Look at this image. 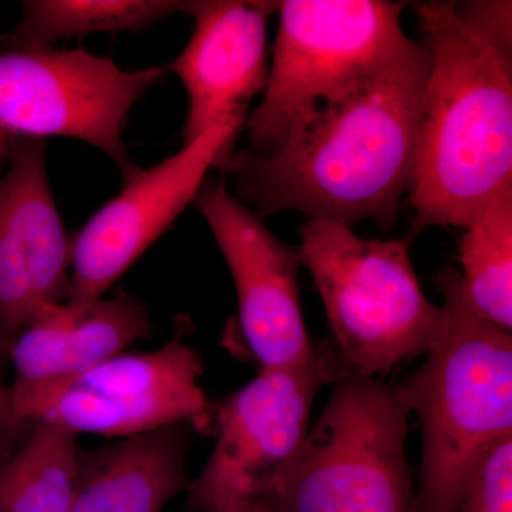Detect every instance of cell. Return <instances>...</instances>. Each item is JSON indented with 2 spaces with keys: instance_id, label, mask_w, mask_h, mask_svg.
<instances>
[{
  "instance_id": "1",
  "label": "cell",
  "mask_w": 512,
  "mask_h": 512,
  "mask_svg": "<svg viewBox=\"0 0 512 512\" xmlns=\"http://www.w3.org/2000/svg\"><path fill=\"white\" fill-rule=\"evenodd\" d=\"M429 67L416 43L369 82L309 111L272 156L232 154L224 168L238 194L259 215L291 210L392 227L412 190Z\"/></svg>"
},
{
  "instance_id": "2",
  "label": "cell",
  "mask_w": 512,
  "mask_h": 512,
  "mask_svg": "<svg viewBox=\"0 0 512 512\" xmlns=\"http://www.w3.org/2000/svg\"><path fill=\"white\" fill-rule=\"evenodd\" d=\"M430 57L409 200L410 237L466 228L512 191L511 43L481 28L456 2L414 5Z\"/></svg>"
},
{
  "instance_id": "3",
  "label": "cell",
  "mask_w": 512,
  "mask_h": 512,
  "mask_svg": "<svg viewBox=\"0 0 512 512\" xmlns=\"http://www.w3.org/2000/svg\"><path fill=\"white\" fill-rule=\"evenodd\" d=\"M444 333L426 362L397 387L423 436L414 512H456L487 454L512 436V336L468 303L460 274L443 269Z\"/></svg>"
},
{
  "instance_id": "4",
  "label": "cell",
  "mask_w": 512,
  "mask_h": 512,
  "mask_svg": "<svg viewBox=\"0 0 512 512\" xmlns=\"http://www.w3.org/2000/svg\"><path fill=\"white\" fill-rule=\"evenodd\" d=\"M335 384L295 454L245 500L262 512H414L397 387L357 375Z\"/></svg>"
},
{
  "instance_id": "5",
  "label": "cell",
  "mask_w": 512,
  "mask_h": 512,
  "mask_svg": "<svg viewBox=\"0 0 512 512\" xmlns=\"http://www.w3.org/2000/svg\"><path fill=\"white\" fill-rule=\"evenodd\" d=\"M298 251L348 375L382 379L436 348L443 308L424 295L406 239H365L348 225L311 220Z\"/></svg>"
},
{
  "instance_id": "6",
  "label": "cell",
  "mask_w": 512,
  "mask_h": 512,
  "mask_svg": "<svg viewBox=\"0 0 512 512\" xmlns=\"http://www.w3.org/2000/svg\"><path fill=\"white\" fill-rule=\"evenodd\" d=\"M407 3L285 0L264 99L245 119L252 154L268 157L320 103L362 86L417 42L402 28Z\"/></svg>"
},
{
  "instance_id": "7",
  "label": "cell",
  "mask_w": 512,
  "mask_h": 512,
  "mask_svg": "<svg viewBox=\"0 0 512 512\" xmlns=\"http://www.w3.org/2000/svg\"><path fill=\"white\" fill-rule=\"evenodd\" d=\"M202 360L181 339L120 353L66 382L20 397L0 396V431L55 424L70 433L126 437L188 424L214 433L215 404L200 384Z\"/></svg>"
},
{
  "instance_id": "8",
  "label": "cell",
  "mask_w": 512,
  "mask_h": 512,
  "mask_svg": "<svg viewBox=\"0 0 512 512\" xmlns=\"http://www.w3.org/2000/svg\"><path fill=\"white\" fill-rule=\"evenodd\" d=\"M165 73L127 72L80 49L0 53V134L77 138L107 154L127 181L138 171L123 140L128 113Z\"/></svg>"
},
{
  "instance_id": "9",
  "label": "cell",
  "mask_w": 512,
  "mask_h": 512,
  "mask_svg": "<svg viewBox=\"0 0 512 512\" xmlns=\"http://www.w3.org/2000/svg\"><path fill=\"white\" fill-rule=\"evenodd\" d=\"M348 375L329 342L296 365L262 369L215 404L217 443L201 476L191 481L190 512L247 498L288 463L309 430L320 386Z\"/></svg>"
},
{
  "instance_id": "10",
  "label": "cell",
  "mask_w": 512,
  "mask_h": 512,
  "mask_svg": "<svg viewBox=\"0 0 512 512\" xmlns=\"http://www.w3.org/2000/svg\"><path fill=\"white\" fill-rule=\"evenodd\" d=\"M244 123L228 119L212 124L174 156L131 175L123 191L73 238L69 292L64 301L89 305L104 298L195 200L208 171L228 163Z\"/></svg>"
},
{
  "instance_id": "11",
  "label": "cell",
  "mask_w": 512,
  "mask_h": 512,
  "mask_svg": "<svg viewBox=\"0 0 512 512\" xmlns=\"http://www.w3.org/2000/svg\"><path fill=\"white\" fill-rule=\"evenodd\" d=\"M194 202L234 278L242 338L261 370L309 359L315 345L303 320L298 248L276 238L224 180L204 183Z\"/></svg>"
},
{
  "instance_id": "12",
  "label": "cell",
  "mask_w": 512,
  "mask_h": 512,
  "mask_svg": "<svg viewBox=\"0 0 512 512\" xmlns=\"http://www.w3.org/2000/svg\"><path fill=\"white\" fill-rule=\"evenodd\" d=\"M0 180V365L46 306L67 298L72 242L47 180L45 146L19 138Z\"/></svg>"
},
{
  "instance_id": "13",
  "label": "cell",
  "mask_w": 512,
  "mask_h": 512,
  "mask_svg": "<svg viewBox=\"0 0 512 512\" xmlns=\"http://www.w3.org/2000/svg\"><path fill=\"white\" fill-rule=\"evenodd\" d=\"M278 2L205 0L188 2L194 32L181 55L167 66L188 96L185 144L212 124L247 119L249 103L268 80L266 25Z\"/></svg>"
},
{
  "instance_id": "14",
  "label": "cell",
  "mask_w": 512,
  "mask_h": 512,
  "mask_svg": "<svg viewBox=\"0 0 512 512\" xmlns=\"http://www.w3.org/2000/svg\"><path fill=\"white\" fill-rule=\"evenodd\" d=\"M150 330L146 306L124 292L89 305L46 306L10 345L13 380L0 384V396H26L66 382L124 353Z\"/></svg>"
},
{
  "instance_id": "15",
  "label": "cell",
  "mask_w": 512,
  "mask_h": 512,
  "mask_svg": "<svg viewBox=\"0 0 512 512\" xmlns=\"http://www.w3.org/2000/svg\"><path fill=\"white\" fill-rule=\"evenodd\" d=\"M191 426L171 424L96 451L79 450L72 512H161L191 481Z\"/></svg>"
},
{
  "instance_id": "16",
  "label": "cell",
  "mask_w": 512,
  "mask_h": 512,
  "mask_svg": "<svg viewBox=\"0 0 512 512\" xmlns=\"http://www.w3.org/2000/svg\"><path fill=\"white\" fill-rule=\"evenodd\" d=\"M76 439L55 424L30 427L23 447L0 463V512H72Z\"/></svg>"
},
{
  "instance_id": "17",
  "label": "cell",
  "mask_w": 512,
  "mask_h": 512,
  "mask_svg": "<svg viewBox=\"0 0 512 512\" xmlns=\"http://www.w3.org/2000/svg\"><path fill=\"white\" fill-rule=\"evenodd\" d=\"M460 241L461 289L491 325L512 329V191L483 208Z\"/></svg>"
},
{
  "instance_id": "18",
  "label": "cell",
  "mask_w": 512,
  "mask_h": 512,
  "mask_svg": "<svg viewBox=\"0 0 512 512\" xmlns=\"http://www.w3.org/2000/svg\"><path fill=\"white\" fill-rule=\"evenodd\" d=\"M187 8L188 2L173 0H32L23 3L22 20L3 43L13 50L42 49L64 37L140 32Z\"/></svg>"
},
{
  "instance_id": "19",
  "label": "cell",
  "mask_w": 512,
  "mask_h": 512,
  "mask_svg": "<svg viewBox=\"0 0 512 512\" xmlns=\"http://www.w3.org/2000/svg\"><path fill=\"white\" fill-rule=\"evenodd\" d=\"M456 512H512V436L484 458Z\"/></svg>"
},
{
  "instance_id": "20",
  "label": "cell",
  "mask_w": 512,
  "mask_h": 512,
  "mask_svg": "<svg viewBox=\"0 0 512 512\" xmlns=\"http://www.w3.org/2000/svg\"><path fill=\"white\" fill-rule=\"evenodd\" d=\"M200 512H262L249 503L245 498H231V500L221 501V503L211 505Z\"/></svg>"
},
{
  "instance_id": "21",
  "label": "cell",
  "mask_w": 512,
  "mask_h": 512,
  "mask_svg": "<svg viewBox=\"0 0 512 512\" xmlns=\"http://www.w3.org/2000/svg\"><path fill=\"white\" fill-rule=\"evenodd\" d=\"M0 151H2V134H0Z\"/></svg>"
}]
</instances>
